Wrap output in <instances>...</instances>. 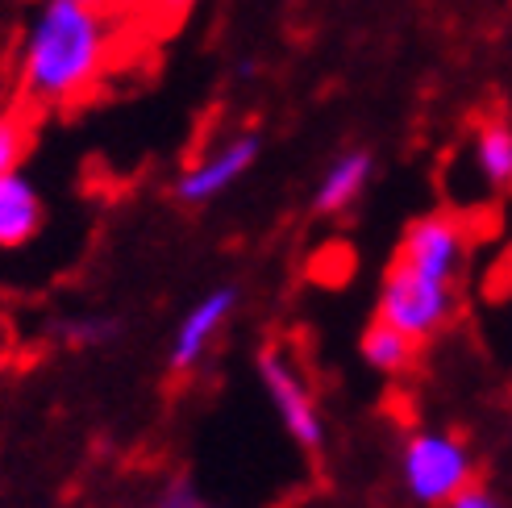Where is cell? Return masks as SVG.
Masks as SVG:
<instances>
[{
    "label": "cell",
    "instance_id": "cell-10",
    "mask_svg": "<svg viewBox=\"0 0 512 508\" xmlns=\"http://www.w3.org/2000/svg\"><path fill=\"white\" fill-rule=\"evenodd\" d=\"M471 167L488 192H512V121L488 117L471 138Z\"/></svg>",
    "mask_w": 512,
    "mask_h": 508
},
{
    "label": "cell",
    "instance_id": "cell-2",
    "mask_svg": "<svg viewBox=\"0 0 512 508\" xmlns=\"http://www.w3.org/2000/svg\"><path fill=\"white\" fill-rule=\"evenodd\" d=\"M400 484L421 508H442L475 484V454L450 429H413L400 442Z\"/></svg>",
    "mask_w": 512,
    "mask_h": 508
},
{
    "label": "cell",
    "instance_id": "cell-15",
    "mask_svg": "<svg viewBox=\"0 0 512 508\" xmlns=\"http://www.w3.org/2000/svg\"><path fill=\"white\" fill-rule=\"evenodd\" d=\"M442 508H504V500H500L492 488H483L479 479H475L471 488H463V492H458L450 504H442Z\"/></svg>",
    "mask_w": 512,
    "mask_h": 508
},
{
    "label": "cell",
    "instance_id": "cell-4",
    "mask_svg": "<svg viewBox=\"0 0 512 508\" xmlns=\"http://www.w3.org/2000/svg\"><path fill=\"white\" fill-rule=\"evenodd\" d=\"M254 375H259V388L267 396V404L275 409L284 434L304 450V454H321L325 450V413L317 404V392L309 384L292 354L284 346H263L254 354Z\"/></svg>",
    "mask_w": 512,
    "mask_h": 508
},
{
    "label": "cell",
    "instance_id": "cell-5",
    "mask_svg": "<svg viewBox=\"0 0 512 508\" xmlns=\"http://www.w3.org/2000/svg\"><path fill=\"white\" fill-rule=\"evenodd\" d=\"M259 155H263V138L254 130L229 134L179 171L171 192H175L179 205H188V209L213 205V200H221L225 192H234L246 180V175L254 171V163H259Z\"/></svg>",
    "mask_w": 512,
    "mask_h": 508
},
{
    "label": "cell",
    "instance_id": "cell-7",
    "mask_svg": "<svg viewBox=\"0 0 512 508\" xmlns=\"http://www.w3.org/2000/svg\"><path fill=\"white\" fill-rule=\"evenodd\" d=\"M238 284H217L209 288L204 296H196L188 304V313L179 317L175 334H171V350H167V367L171 375H192L204 359H209V350L217 346L221 329L229 325V317L238 313Z\"/></svg>",
    "mask_w": 512,
    "mask_h": 508
},
{
    "label": "cell",
    "instance_id": "cell-14",
    "mask_svg": "<svg viewBox=\"0 0 512 508\" xmlns=\"http://www.w3.org/2000/svg\"><path fill=\"white\" fill-rule=\"evenodd\" d=\"M159 504L163 508H209V500L200 496V488L192 479H171V484L159 492Z\"/></svg>",
    "mask_w": 512,
    "mask_h": 508
},
{
    "label": "cell",
    "instance_id": "cell-6",
    "mask_svg": "<svg viewBox=\"0 0 512 508\" xmlns=\"http://www.w3.org/2000/svg\"><path fill=\"white\" fill-rule=\"evenodd\" d=\"M467 254H471V230L463 217L454 213H421L404 225L400 246H396V259L417 267L442 284H458V275L467 267Z\"/></svg>",
    "mask_w": 512,
    "mask_h": 508
},
{
    "label": "cell",
    "instance_id": "cell-1",
    "mask_svg": "<svg viewBox=\"0 0 512 508\" xmlns=\"http://www.w3.org/2000/svg\"><path fill=\"white\" fill-rule=\"evenodd\" d=\"M113 59V21L80 0H38L17 38L13 75L38 109L75 105L96 88Z\"/></svg>",
    "mask_w": 512,
    "mask_h": 508
},
{
    "label": "cell",
    "instance_id": "cell-19",
    "mask_svg": "<svg viewBox=\"0 0 512 508\" xmlns=\"http://www.w3.org/2000/svg\"><path fill=\"white\" fill-rule=\"evenodd\" d=\"M146 508H163V504H159V500H155V504H146Z\"/></svg>",
    "mask_w": 512,
    "mask_h": 508
},
{
    "label": "cell",
    "instance_id": "cell-13",
    "mask_svg": "<svg viewBox=\"0 0 512 508\" xmlns=\"http://www.w3.org/2000/svg\"><path fill=\"white\" fill-rule=\"evenodd\" d=\"M30 155V125L17 113H0V175H9Z\"/></svg>",
    "mask_w": 512,
    "mask_h": 508
},
{
    "label": "cell",
    "instance_id": "cell-9",
    "mask_svg": "<svg viewBox=\"0 0 512 508\" xmlns=\"http://www.w3.org/2000/svg\"><path fill=\"white\" fill-rule=\"evenodd\" d=\"M46 225V200L21 167L0 175V250L30 246Z\"/></svg>",
    "mask_w": 512,
    "mask_h": 508
},
{
    "label": "cell",
    "instance_id": "cell-18",
    "mask_svg": "<svg viewBox=\"0 0 512 508\" xmlns=\"http://www.w3.org/2000/svg\"><path fill=\"white\" fill-rule=\"evenodd\" d=\"M5 59H9V38L0 34V71H5Z\"/></svg>",
    "mask_w": 512,
    "mask_h": 508
},
{
    "label": "cell",
    "instance_id": "cell-12",
    "mask_svg": "<svg viewBox=\"0 0 512 508\" xmlns=\"http://www.w3.org/2000/svg\"><path fill=\"white\" fill-rule=\"evenodd\" d=\"M121 334V321L105 317V313H84V317H71L59 325V338L71 350H96V346H109Z\"/></svg>",
    "mask_w": 512,
    "mask_h": 508
},
{
    "label": "cell",
    "instance_id": "cell-11",
    "mask_svg": "<svg viewBox=\"0 0 512 508\" xmlns=\"http://www.w3.org/2000/svg\"><path fill=\"white\" fill-rule=\"evenodd\" d=\"M417 350H421V342H413L404 329L379 321V317L363 329V338H358V354H363V363L371 371H379V375H404V371H413Z\"/></svg>",
    "mask_w": 512,
    "mask_h": 508
},
{
    "label": "cell",
    "instance_id": "cell-17",
    "mask_svg": "<svg viewBox=\"0 0 512 508\" xmlns=\"http://www.w3.org/2000/svg\"><path fill=\"white\" fill-rule=\"evenodd\" d=\"M80 5H92V9H105V13H109V9L117 5V0H80Z\"/></svg>",
    "mask_w": 512,
    "mask_h": 508
},
{
    "label": "cell",
    "instance_id": "cell-8",
    "mask_svg": "<svg viewBox=\"0 0 512 508\" xmlns=\"http://www.w3.org/2000/svg\"><path fill=\"white\" fill-rule=\"evenodd\" d=\"M375 180V155L367 146H350V150H338L334 159L325 163L321 180L313 188V213L317 217H342L350 213L363 192L371 188Z\"/></svg>",
    "mask_w": 512,
    "mask_h": 508
},
{
    "label": "cell",
    "instance_id": "cell-3",
    "mask_svg": "<svg viewBox=\"0 0 512 508\" xmlns=\"http://www.w3.org/2000/svg\"><path fill=\"white\" fill-rule=\"evenodd\" d=\"M375 317L404 329L408 338L425 346V342L438 338L454 317V284H442V279L392 259L379 279Z\"/></svg>",
    "mask_w": 512,
    "mask_h": 508
},
{
    "label": "cell",
    "instance_id": "cell-16",
    "mask_svg": "<svg viewBox=\"0 0 512 508\" xmlns=\"http://www.w3.org/2000/svg\"><path fill=\"white\" fill-rule=\"evenodd\" d=\"M142 9L150 17H159V21H179V17H188L196 9V0H142Z\"/></svg>",
    "mask_w": 512,
    "mask_h": 508
}]
</instances>
